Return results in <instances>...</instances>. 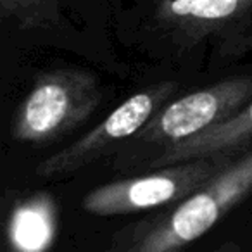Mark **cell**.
Returning a JSON list of instances; mask_svg holds the SVG:
<instances>
[{
	"instance_id": "cell-1",
	"label": "cell",
	"mask_w": 252,
	"mask_h": 252,
	"mask_svg": "<svg viewBox=\"0 0 252 252\" xmlns=\"http://www.w3.org/2000/svg\"><path fill=\"white\" fill-rule=\"evenodd\" d=\"M252 100V76H231L169 100L114 156V169L144 171L158 156L235 118Z\"/></svg>"
},
{
	"instance_id": "cell-2",
	"label": "cell",
	"mask_w": 252,
	"mask_h": 252,
	"mask_svg": "<svg viewBox=\"0 0 252 252\" xmlns=\"http://www.w3.org/2000/svg\"><path fill=\"white\" fill-rule=\"evenodd\" d=\"M252 193V147L168 211L123 231L119 252H182Z\"/></svg>"
},
{
	"instance_id": "cell-3",
	"label": "cell",
	"mask_w": 252,
	"mask_h": 252,
	"mask_svg": "<svg viewBox=\"0 0 252 252\" xmlns=\"http://www.w3.org/2000/svg\"><path fill=\"white\" fill-rule=\"evenodd\" d=\"M147 26L166 54L211 47L216 57L231 59L247 54L252 40V0H152Z\"/></svg>"
},
{
	"instance_id": "cell-4",
	"label": "cell",
	"mask_w": 252,
	"mask_h": 252,
	"mask_svg": "<svg viewBox=\"0 0 252 252\" xmlns=\"http://www.w3.org/2000/svg\"><path fill=\"white\" fill-rule=\"evenodd\" d=\"M97 76L83 69H52L42 73L12 116L16 142L47 145L83 125L100 105Z\"/></svg>"
},
{
	"instance_id": "cell-5",
	"label": "cell",
	"mask_w": 252,
	"mask_h": 252,
	"mask_svg": "<svg viewBox=\"0 0 252 252\" xmlns=\"http://www.w3.org/2000/svg\"><path fill=\"white\" fill-rule=\"evenodd\" d=\"M237 156H216L116 180L85 195L81 207L95 216H119L175 206L209 183Z\"/></svg>"
},
{
	"instance_id": "cell-6",
	"label": "cell",
	"mask_w": 252,
	"mask_h": 252,
	"mask_svg": "<svg viewBox=\"0 0 252 252\" xmlns=\"http://www.w3.org/2000/svg\"><path fill=\"white\" fill-rule=\"evenodd\" d=\"M176 90L178 85L164 81L131 95L74 144L43 159L36 168V175L42 178H61L114 156L151 121L156 112L175 98Z\"/></svg>"
},
{
	"instance_id": "cell-7",
	"label": "cell",
	"mask_w": 252,
	"mask_h": 252,
	"mask_svg": "<svg viewBox=\"0 0 252 252\" xmlns=\"http://www.w3.org/2000/svg\"><path fill=\"white\" fill-rule=\"evenodd\" d=\"M252 142V100L235 118L228 119L223 125L211 128L209 131L158 156L145 164L144 171L164 168V166L180 164V162L195 161L216 156H240L249 151Z\"/></svg>"
},
{
	"instance_id": "cell-8",
	"label": "cell",
	"mask_w": 252,
	"mask_h": 252,
	"mask_svg": "<svg viewBox=\"0 0 252 252\" xmlns=\"http://www.w3.org/2000/svg\"><path fill=\"white\" fill-rule=\"evenodd\" d=\"M57 231V209L52 197L33 193L16 202L7 220V242L12 252H47Z\"/></svg>"
},
{
	"instance_id": "cell-9",
	"label": "cell",
	"mask_w": 252,
	"mask_h": 252,
	"mask_svg": "<svg viewBox=\"0 0 252 252\" xmlns=\"http://www.w3.org/2000/svg\"><path fill=\"white\" fill-rule=\"evenodd\" d=\"M2 18L21 30L56 28L59 23V0H0Z\"/></svg>"
},
{
	"instance_id": "cell-10",
	"label": "cell",
	"mask_w": 252,
	"mask_h": 252,
	"mask_svg": "<svg viewBox=\"0 0 252 252\" xmlns=\"http://www.w3.org/2000/svg\"><path fill=\"white\" fill-rule=\"evenodd\" d=\"M216 252H240V249L235 244H226L224 247H221L220 251H216Z\"/></svg>"
},
{
	"instance_id": "cell-11",
	"label": "cell",
	"mask_w": 252,
	"mask_h": 252,
	"mask_svg": "<svg viewBox=\"0 0 252 252\" xmlns=\"http://www.w3.org/2000/svg\"><path fill=\"white\" fill-rule=\"evenodd\" d=\"M247 52H252V40H251V43H249V47H247Z\"/></svg>"
}]
</instances>
